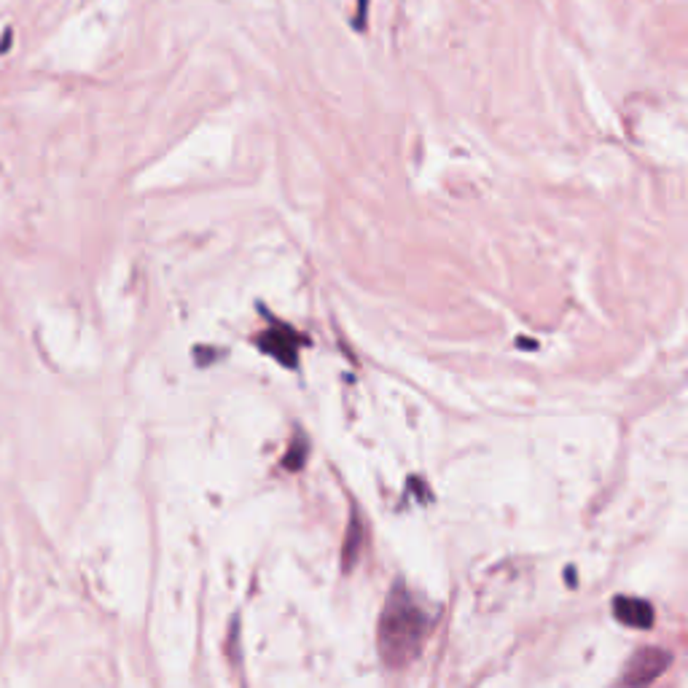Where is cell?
<instances>
[{
  "instance_id": "1",
  "label": "cell",
  "mask_w": 688,
  "mask_h": 688,
  "mask_svg": "<svg viewBox=\"0 0 688 688\" xmlns=\"http://www.w3.org/2000/svg\"><path fill=\"white\" fill-rule=\"evenodd\" d=\"M427 634V615L403 589H395L379 615V653L390 666H406L417 658Z\"/></svg>"
},
{
  "instance_id": "2",
  "label": "cell",
  "mask_w": 688,
  "mask_h": 688,
  "mask_svg": "<svg viewBox=\"0 0 688 688\" xmlns=\"http://www.w3.org/2000/svg\"><path fill=\"white\" fill-rule=\"evenodd\" d=\"M255 344H258V349H263L266 355H271V357L280 360L282 366L293 368L296 360H298L301 336H298L290 325L277 322V325H271L269 331H263L261 336H255Z\"/></svg>"
},
{
  "instance_id": "3",
  "label": "cell",
  "mask_w": 688,
  "mask_h": 688,
  "mask_svg": "<svg viewBox=\"0 0 688 688\" xmlns=\"http://www.w3.org/2000/svg\"><path fill=\"white\" fill-rule=\"evenodd\" d=\"M672 656L661 648H642L637 650L629 664H626V672L621 675V683L624 685H645V683H653L661 672H666Z\"/></svg>"
},
{
  "instance_id": "4",
  "label": "cell",
  "mask_w": 688,
  "mask_h": 688,
  "mask_svg": "<svg viewBox=\"0 0 688 688\" xmlns=\"http://www.w3.org/2000/svg\"><path fill=\"white\" fill-rule=\"evenodd\" d=\"M613 615L634 629H650L653 626V607L648 599L640 597H615L613 599Z\"/></svg>"
},
{
  "instance_id": "5",
  "label": "cell",
  "mask_w": 688,
  "mask_h": 688,
  "mask_svg": "<svg viewBox=\"0 0 688 688\" xmlns=\"http://www.w3.org/2000/svg\"><path fill=\"white\" fill-rule=\"evenodd\" d=\"M290 457H285V468H290V470H298L301 465H304V443H301V438H296L293 441V446H290Z\"/></svg>"
},
{
  "instance_id": "6",
  "label": "cell",
  "mask_w": 688,
  "mask_h": 688,
  "mask_svg": "<svg viewBox=\"0 0 688 688\" xmlns=\"http://www.w3.org/2000/svg\"><path fill=\"white\" fill-rule=\"evenodd\" d=\"M355 546H357V521H352V527H349V548L344 551L347 564H352V562H355Z\"/></svg>"
},
{
  "instance_id": "7",
  "label": "cell",
  "mask_w": 688,
  "mask_h": 688,
  "mask_svg": "<svg viewBox=\"0 0 688 688\" xmlns=\"http://www.w3.org/2000/svg\"><path fill=\"white\" fill-rule=\"evenodd\" d=\"M366 3H368V0H357V22H355L357 27H363V13H366Z\"/></svg>"
},
{
  "instance_id": "8",
  "label": "cell",
  "mask_w": 688,
  "mask_h": 688,
  "mask_svg": "<svg viewBox=\"0 0 688 688\" xmlns=\"http://www.w3.org/2000/svg\"><path fill=\"white\" fill-rule=\"evenodd\" d=\"M11 40H13V35H11V30H5V35H3V43H0V54L5 51V46H8Z\"/></svg>"
}]
</instances>
